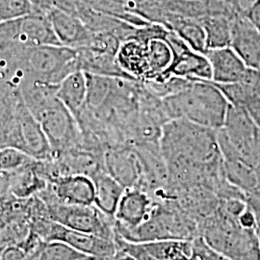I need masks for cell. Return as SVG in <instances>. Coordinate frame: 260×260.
Returning <instances> with one entry per match:
<instances>
[{
	"instance_id": "obj_1",
	"label": "cell",
	"mask_w": 260,
	"mask_h": 260,
	"mask_svg": "<svg viewBox=\"0 0 260 260\" xmlns=\"http://www.w3.org/2000/svg\"><path fill=\"white\" fill-rule=\"evenodd\" d=\"M76 71H81L75 48L62 45L25 47L3 65V78L19 86L25 80L59 84Z\"/></svg>"
},
{
	"instance_id": "obj_2",
	"label": "cell",
	"mask_w": 260,
	"mask_h": 260,
	"mask_svg": "<svg viewBox=\"0 0 260 260\" xmlns=\"http://www.w3.org/2000/svg\"><path fill=\"white\" fill-rule=\"evenodd\" d=\"M170 121L186 120L200 126L220 129L231 104L222 91L211 81L191 80L177 93L162 99Z\"/></svg>"
},
{
	"instance_id": "obj_3",
	"label": "cell",
	"mask_w": 260,
	"mask_h": 260,
	"mask_svg": "<svg viewBox=\"0 0 260 260\" xmlns=\"http://www.w3.org/2000/svg\"><path fill=\"white\" fill-rule=\"evenodd\" d=\"M241 215H232L219 205L200 224V236L213 250L231 260H260L257 231L243 223Z\"/></svg>"
},
{
	"instance_id": "obj_4",
	"label": "cell",
	"mask_w": 260,
	"mask_h": 260,
	"mask_svg": "<svg viewBox=\"0 0 260 260\" xmlns=\"http://www.w3.org/2000/svg\"><path fill=\"white\" fill-rule=\"evenodd\" d=\"M115 232L121 238L129 242L193 241L200 236L199 224L174 200H155L151 212L143 223L133 229L115 225Z\"/></svg>"
},
{
	"instance_id": "obj_5",
	"label": "cell",
	"mask_w": 260,
	"mask_h": 260,
	"mask_svg": "<svg viewBox=\"0 0 260 260\" xmlns=\"http://www.w3.org/2000/svg\"><path fill=\"white\" fill-rule=\"evenodd\" d=\"M216 134L222 157L235 156L260 169V127L243 109L231 105Z\"/></svg>"
},
{
	"instance_id": "obj_6",
	"label": "cell",
	"mask_w": 260,
	"mask_h": 260,
	"mask_svg": "<svg viewBox=\"0 0 260 260\" xmlns=\"http://www.w3.org/2000/svg\"><path fill=\"white\" fill-rule=\"evenodd\" d=\"M37 196L46 204L48 219L74 231L115 240V219L103 214L94 205L61 204L57 202L49 185Z\"/></svg>"
},
{
	"instance_id": "obj_7",
	"label": "cell",
	"mask_w": 260,
	"mask_h": 260,
	"mask_svg": "<svg viewBox=\"0 0 260 260\" xmlns=\"http://www.w3.org/2000/svg\"><path fill=\"white\" fill-rule=\"evenodd\" d=\"M32 231L45 242L61 241L98 260H110L117 251L115 240L92 233L68 229L54 221L36 217L30 219Z\"/></svg>"
},
{
	"instance_id": "obj_8",
	"label": "cell",
	"mask_w": 260,
	"mask_h": 260,
	"mask_svg": "<svg viewBox=\"0 0 260 260\" xmlns=\"http://www.w3.org/2000/svg\"><path fill=\"white\" fill-rule=\"evenodd\" d=\"M52 150V157L68 150L83 149L78 121L60 100L47 107L37 118Z\"/></svg>"
},
{
	"instance_id": "obj_9",
	"label": "cell",
	"mask_w": 260,
	"mask_h": 260,
	"mask_svg": "<svg viewBox=\"0 0 260 260\" xmlns=\"http://www.w3.org/2000/svg\"><path fill=\"white\" fill-rule=\"evenodd\" d=\"M7 147L20 149L39 161L52 157L51 147L45 131L24 103H21L16 121L6 136L5 148Z\"/></svg>"
},
{
	"instance_id": "obj_10",
	"label": "cell",
	"mask_w": 260,
	"mask_h": 260,
	"mask_svg": "<svg viewBox=\"0 0 260 260\" xmlns=\"http://www.w3.org/2000/svg\"><path fill=\"white\" fill-rule=\"evenodd\" d=\"M166 40L173 51L172 64L157 79L149 81L160 82L171 77L189 80H211V66L205 53L193 50L181 38L169 29Z\"/></svg>"
},
{
	"instance_id": "obj_11",
	"label": "cell",
	"mask_w": 260,
	"mask_h": 260,
	"mask_svg": "<svg viewBox=\"0 0 260 260\" xmlns=\"http://www.w3.org/2000/svg\"><path fill=\"white\" fill-rule=\"evenodd\" d=\"M103 168L124 189L139 188L142 183L143 162L134 147L121 145L107 149L103 153Z\"/></svg>"
},
{
	"instance_id": "obj_12",
	"label": "cell",
	"mask_w": 260,
	"mask_h": 260,
	"mask_svg": "<svg viewBox=\"0 0 260 260\" xmlns=\"http://www.w3.org/2000/svg\"><path fill=\"white\" fill-rule=\"evenodd\" d=\"M115 243L137 260H190L192 251V241L188 240L129 242L116 234Z\"/></svg>"
},
{
	"instance_id": "obj_13",
	"label": "cell",
	"mask_w": 260,
	"mask_h": 260,
	"mask_svg": "<svg viewBox=\"0 0 260 260\" xmlns=\"http://www.w3.org/2000/svg\"><path fill=\"white\" fill-rule=\"evenodd\" d=\"M229 103L246 112L260 127V71L248 68L238 82L215 84Z\"/></svg>"
},
{
	"instance_id": "obj_14",
	"label": "cell",
	"mask_w": 260,
	"mask_h": 260,
	"mask_svg": "<svg viewBox=\"0 0 260 260\" xmlns=\"http://www.w3.org/2000/svg\"><path fill=\"white\" fill-rule=\"evenodd\" d=\"M155 200L139 188L125 189L114 216L115 225L133 229L143 223L151 212Z\"/></svg>"
},
{
	"instance_id": "obj_15",
	"label": "cell",
	"mask_w": 260,
	"mask_h": 260,
	"mask_svg": "<svg viewBox=\"0 0 260 260\" xmlns=\"http://www.w3.org/2000/svg\"><path fill=\"white\" fill-rule=\"evenodd\" d=\"M56 37L62 46L80 48L86 46L93 35L90 29L74 15L52 6L46 11Z\"/></svg>"
},
{
	"instance_id": "obj_16",
	"label": "cell",
	"mask_w": 260,
	"mask_h": 260,
	"mask_svg": "<svg viewBox=\"0 0 260 260\" xmlns=\"http://www.w3.org/2000/svg\"><path fill=\"white\" fill-rule=\"evenodd\" d=\"M210 66L214 84L238 82L248 70V66L232 47L207 49L205 52Z\"/></svg>"
},
{
	"instance_id": "obj_17",
	"label": "cell",
	"mask_w": 260,
	"mask_h": 260,
	"mask_svg": "<svg viewBox=\"0 0 260 260\" xmlns=\"http://www.w3.org/2000/svg\"><path fill=\"white\" fill-rule=\"evenodd\" d=\"M57 202L65 205H93L94 184L92 177L71 175L48 184Z\"/></svg>"
},
{
	"instance_id": "obj_18",
	"label": "cell",
	"mask_w": 260,
	"mask_h": 260,
	"mask_svg": "<svg viewBox=\"0 0 260 260\" xmlns=\"http://www.w3.org/2000/svg\"><path fill=\"white\" fill-rule=\"evenodd\" d=\"M116 61L121 72L130 79L148 80L149 66L145 41L129 39L121 42Z\"/></svg>"
},
{
	"instance_id": "obj_19",
	"label": "cell",
	"mask_w": 260,
	"mask_h": 260,
	"mask_svg": "<svg viewBox=\"0 0 260 260\" xmlns=\"http://www.w3.org/2000/svg\"><path fill=\"white\" fill-rule=\"evenodd\" d=\"M94 184L93 205L108 217L114 218L124 188L104 170L93 177Z\"/></svg>"
},
{
	"instance_id": "obj_20",
	"label": "cell",
	"mask_w": 260,
	"mask_h": 260,
	"mask_svg": "<svg viewBox=\"0 0 260 260\" xmlns=\"http://www.w3.org/2000/svg\"><path fill=\"white\" fill-rule=\"evenodd\" d=\"M22 103L19 86L0 77V149L4 148L5 137L16 121Z\"/></svg>"
},
{
	"instance_id": "obj_21",
	"label": "cell",
	"mask_w": 260,
	"mask_h": 260,
	"mask_svg": "<svg viewBox=\"0 0 260 260\" xmlns=\"http://www.w3.org/2000/svg\"><path fill=\"white\" fill-rule=\"evenodd\" d=\"M57 98L73 113L75 118L82 111L87 98V76L83 71L68 75L59 85Z\"/></svg>"
},
{
	"instance_id": "obj_22",
	"label": "cell",
	"mask_w": 260,
	"mask_h": 260,
	"mask_svg": "<svg viewBox=\"0 0 260 260\" xmlns=\"http://www.w3.org/2000/svg\"><path fill=\"white\" fill-rule=\"evenodd\" d=\"M232 18L223 15H209L198 19L205 29L207 49L231 47Z\"/></svg>"
},
{
	"instance_id": "obj_23",
	"label": "cell",
	"mask_w": 260,
	"mask_h": 260,
	"mask_svg": "<svg viewBox=\"0 0 260 260\" xmlns=\"http://www.w3.org/2000/svg\"><path fill=\"white\" fill-rule=\"evenodd\" d=\"M145 42L149 66V78L147 81L155 80L170 68L173 61V51L166 40V35L151 38Z\"/></svg>"
},
{
	"instance_id": "obj_24",
	"label": "cell",
	"mask_w": 260,
	"mask_h": 260,
	"mask_svg": "<svg viewBox=\"0 0 260 260\" xmlns=\"http://www.w3.org/2000/svg\"><path fill=\"white\" fill-rule=\"evenodd\" d=\"M169 27V30L174 31L193 50L202 53L207 50L205 29L199 19L186 18L171 19Z\"/></svg>"
},
{
	"instance_id": "obj_25",
	"label": "cell",
	"mask_w": 260,
	"mask_h": 260,
	"mask_svg": "<svg viewBox=\"0 0 260 260\" xmlns=\"http://www.w3.org/2000/svg\"><path fill=\"white\" fill-rule=\"evenodd\" d=\"M26 260H98L77 251L64 242H42L35 251L28 253Z\"/></svg>"
},
{
	"instance_id": "obj_26",
	"label": "cell",
	"mask_w": 260,
	"mask_h": 260,
	"mask_svg": "<svg viewBox=\"0 0 260 260\" xmlns=\"http://www.w3.org/2000/svg\"><path fill=\"white\" fill-rule=\"evenodd\" d=\"M27 217H16L0 228V251L9 247L22 246L32 234Z\"/></svg>"
},
{
	"instance_id": "obj_27",
	"label": "cell",
	"mask_w": 260,
	"mask_h": 260,
	"mask_svg": "<svg viewBox=\"0 0 260 260\" xmlns=\"http://www.w3.org/2000/svg\"><path fill=\"white\" fill-rule=\"evenodd\" d=\"M35 160L20 149L3 148L0 149V172H14L32 164Z\"/></svg>"
},
{
	"instance_id": "obj_28",
	"label": "cell",
	"mask_w": 260,
	"mask_h": 260,
	"mask_svg": "<svg viewBox=\"0 0 260 260\" xmlns=\"http://www.w3.org/2000/svg\"><path fill=\"white\" fill-rule=\"evenodd\" d=\"M190 260H231L213 250L206 242L198 236L192 241Z\"/></svg>"
},
{
	"instance_id": "obj_29",
	"label": "cell",
	"mask_w": 260,
	"mask_h": 260,
	"mask_svg": "<svg viewBox=\"0 0 260 260\" xmlns=\"http://www.w3.org/2000/svg\"><path fill=\"white\" fill-rule=\"evenodd\" d=\"M244 15L251 24L260 31V0H256Z\"/></svg>"
},
{
	"instance_id": "obj_30",
	"label": "cell",
	"mask_w": 260,
	"mask_h": 260,
	"mask_svg": "<svg viewBox=\"0 0 260 260\" xmlns=\"http://www.w3.org/2000/svg\"><path fill=\"white\" fill-rule=\"evenodd\" d=\"M256 0H230V5L233 9L239 14H246Z\"/></svg>"
},
{
	"instance_id": "obj_31",
	"label": "cell",
	"mask_w": 260,
	"mask_h": 260,
	"mask_svg": "<svg viewBox=\"0 0 260 260\" xmlns=\"http://www.w3.org/2000/svg\"><path fill=\"white\" fill-rule=\"evenodd\" d=\"M110 260H137L134 256H132L128 252H126L123 250L118 249L117 248V251L115 252V254L113 255Z\"/></svg>"
},
{
	"instance_id": "obj_32",
	"label": "cell",
	"mask_w": 260,
	"mask_h": 260,
	"mask_svg": "<svg viewBox=\"0 0 260 260\" xmlns=\"http://www.w3.org/2000/svg\"><path fill=\"white\" fill-rule=\"evenodd\" d=\"M2 76H3V68L0 63V77H2Z\"/></svg>"
},
{
	"instance_id": "obj_33",
	"label": "cell",
	"mask_w": 260,
	"mask_h": 260,
	"mask_svg": "<svg viewBox=\"0 0 260 260\" xmlns=\"http://www.w3.org/2000/svg\"><path fill=\"white\" fill-rule=\"evenodd\" d=\"M221 1H223V2H225V3H228V4H230V3H229L230 0H221Z\"/></svg>"
},
{
	"instance_id": "obj_34",
	"label": "cell",
	"mask_w": 260,
	"mask_h": 260,
	"mask_svg": "<svg viewBox=\"0 0 260 260\" xmlns=\"http://www.w3.org/2000/svg\"><path fill=\"white\" fill-rule=\"evenodd\" d=\"M1 1H2V0H0V2H1Z\"/></svg>"
}]
</instances>
